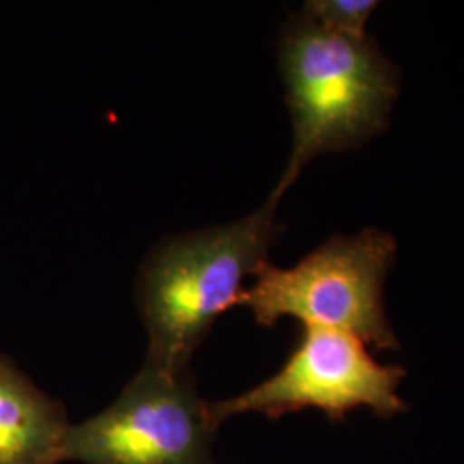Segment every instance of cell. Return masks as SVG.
Returning <instances> with one entry per match:
<instances>
[{
	"instance_id": "1",
	"label": "cell",
	"mask_w": 464,
	"mask_h": 464,
	"mask_svg": "<svg viewBox=\"0 0 464 464\" xmlns=\"http://www.w3.org/2000/svg\"><path fill=\"white\" fill-rule=\"evenodd\" d=\"M279 66L293 149L270 197L277 203L316 157L358 149L383 133L399 95L398 67L372 36L331 34L304 16L285 26Z\"/></svg>"
},
{
	"instance_id": "2",
	"label": "cell",
	"mask_w": 464,
	"mask_h": 464,
	"mask_svg": "<svg viewBox=\"0 0 464 464\" xmlns=\"http://www.w3.org/2000/svg\"><path fill=\"white\" fill-rule=\"evenodd\" d=\"M277 201L227 226L172 237L150 253L136 303L149 334L147 362L189 368L214 324L239 304L245 281L268 264L282 227Z\"/></svg>"
},
{
	"instance_id": "3",
	"label": "cell",
	"mask_w": 464,
	"mask_h": 464,
	"mask_svg": "<svg viewBox=\"0 0 464 464\" xmlns=\"http://www.w3.org/2000/svg\"><path fill=\"white\" fill-rule=\"evenodd\" d=\"M396 251V239L377 227L334 236L295 266L266 264L237 306L248 308L262 327L295 318L303 327L346 332L375 351L398 349L383 301Z\"/></svg>"
},
{
	"instance_id": "4",
	"label": "cell",
	"mask_w": 464,
	"mask_h": 464,
	"mask_svg": "<svg viewBox=\"0 0 464 464\" xmlns=\"http://www.w3.org/2000/svg\"><path fill=\"white\" fill-rule=\"evenodd\" d=\"M218 429L191 368L145 360L107 408L71 425L63 463L217 464Z\"/></svg>"
},
{
	"instance_id": "5",
	"label": "cell",
	"mask_w": 464,
	"mask_h": 464,
	"mask_svg": "<svg viewBox=\"0 0 464 464\" xmlns=\"http://www.w3.org/2000/svg\"><path fill=\"white\" fill-rule=\"evenodd\" d=\"M404 377L402 366L377 362L354 335L303 327L272 377L234 398L210 402V410L218 425L248 413L276 421L304 410L322 411L334 423L356 410L392 418L408 410L398 392Z\"/></svg>"
},
{
	"instance_id": "6",
	"label": "cell",
	"mask_w": 464,
	"mask_h": 464,
	"mask_svg": "<svg viewBox=\"0 0 464 464\" xmlns=\"http://www.w3.org/2000/svg\"><path fill=\"white\" fill-rule=\"evenodd\" d=\"M71 425L64 404L0 353V464H63Z\"/></svg>"
},
{
	"instance_id": "7",
	"label": "cell",
	"mask_w": 464,
	"mask_h": 464,
	"mask_svg": "<svg viewBox=\"0 0 464 464\" xmlns=\"http://www.w3.org/2000/svg\"><path fill=\"white\" fill-rule=\"evenodd\" d=\"M381 4L375 0H310L303 16L331 34L363 40L366 24Z\"/></svg>"
}]
</instances>
